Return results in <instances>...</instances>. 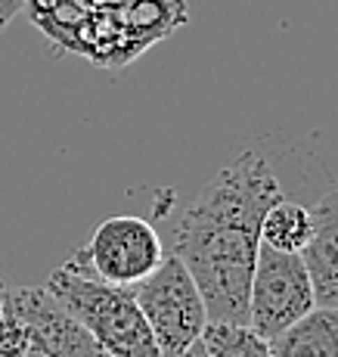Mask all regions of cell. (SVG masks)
<instances>
[{"label":"cell","mask_w":338,"mask_h":357,"mask_svg":"<svg viewBox=\"0 0 338 357\" xmlns=\"http://www.w3.org/2000/svg\"><path fill=\"white\" fill-rule=\"evenodd\" d=\"M100 342L109 357H162L128 286H109L72 267H56L44 286Z\"/></svg>","instance_id":"2"},{"label":"cell","mask_w":338,"mask_h":357,"mask_svg":"<svg viewBox=\"0 0 338 357\" xmlns=\"http://www.w3.org/2000/svg\"><path fill=\"white\" fill-rule=\"evenodd\" d=\"M177 357H208V351H205V345H202V335H199L196 342H192L190 348H186V351H180Z\"/></svg>","instance_id":"13"},{"label":"cell","mask_w":338,"mask_h":357,"mask_svg":"<svg viewBox=\"0 0 338 357\" xmlns=\"http://www.w3.org/2000/svg\"><path fill=\"white\" fill-rule=\"evenodd\" d=\"M29 351V329L3 307L0 311V357H25Z\"/></svg>","instance_id":"11"},{"label":"cell","mask_w":338,"mask_h":357,"mask_svg":"<svg viewBox=\"0 0 338 357\" xmlns=\"http://www.w3.org/2000/svg\"><path fill=\"white\" fill-rule=\"evenodd\" d=\"M134 298L162 357L186 351L208 324L202 292L174 252H164L162 264L134 286Z\"/></svg>","instance_id":"3"},{"label":"cell","mask_w":338,"mask_h":357,"mask_svg":"<svg viewBox=\"0 0 338 357\" xmlns=\"http://www.w3.org/2000/svg\"><path fill=\"white\" fill-rule=\"evenodd\" d=\"M273 357H338V307L314 305L270 339Z\"/></svg>","instance_id":"8"},{"label":"cell","mask_w":338,"mask_h":357,"mask_svg":"<svg viewBox=\"0 0 338 357\" xmlns=\"http://www.w3.org/2000/svg\"><path fill=\"white\" fill-rule=\"evenodd\" d=\"M279 196L286 193L273 162L248 146L199 190L171 227V252L196 280L211 324H245L261 218Z\"/></svg>","instance_id":"1"},{"label":"cell","mask_w":338,"mask_h":357,"mask_svg":"<svg viewBox=\"0 0 338 357\" xmlns=\"http://www.w3.org/2000/svg\"><path fill=\"white\" fill-rule=\"evenodd\" d=\"M164 245L162 236L146 218L137 215H112L96 224L87 245H81L66 267L102 280L109 286H128L134 289L140 280L162 264Z\"/></svg>","instance_id":"4"},{"label":"cell","mask_w":338,"mask_h":357,"mask_svg":"<svg viewBox=\"0 0 338 357\" xmlns=\"http://www.w3.org/2000/svg\"><path fill=\"white\" fill-rule=\"evenodd\" d=\"M202 345L208 357H273L270 342L248 324H205Z\"/></svg>","instance_id":"10"},{"label":"cell","mask_w":338,"mask_h":357,"mask_svg":"<svg viewBox=\"0 0 338 357\" xmlns=\"http://www.w3.org/2000/svg\"><path fill=\"white\" fill-rule=\"evenodd\" d=\"M314 233L298 252L307 267L314 301L320 307H338V190H329L310 208Z\"/></svg>","instance_id":"7"},{"label":"cell","mask_w":338,"mask_h":357,"mask_svg":"<svg viewBox=\"0 0 338 357\" xmlns=\"http://www.w3.org/2000/svg\"><path fill=\"white\" fill-rule=\"evenodd\" d=\"M0 311H3V283H0Z\"/></svg>","instance_id":"14"},{"label":"cell","mask_w":338,"mask_h":357,"mask_svg":"<svg viewBox=\"0 0 338 357\" xmlns=\"http://www.w3.org/2000/svg\"><path fill=\"white\" fill-rule=\"evenodd\" d=\"M3 307L29 329L25 357H109L44 286H3Z\"/></svg>","instance_id":"6"},{"label":"cell","mask_w":338,"mask_h":357,"mask_svg":"<svg viewBox=\"0 0 338 357\" xmlns=\"http://www.w3.org/2000/svg\"><path fill=\"white\" fill-rule=\"evenodd\" d=\"M314 233V215L307 205L279 196L261 218V243L277 252H295L298 255Z\"/></svg>","instance_id":"9"},{"label":"cell","mask_w":338,"mask_h":357,"mask_svg":"<svg viewBox=\"0 0 338 357\" xmlns=\"http://www.w3.org/2000/svg\"><path fill=\"white\" fill-rule=\"evenodd\" d=\"M314 305V289H310V277L301 255L277 252L261 243L252 271V286H248L245 324L270 342L298 317H305Z\"/></svg>","instance_id":"5"},{"label":"cell","mask_w":338,"mask_h":357,"mask_svg":"<svg viewBox=\"0 0 338 357\" xmlns=\"http://www.w3.org/2000/svg\"><path fill=\"white\" fill-rule=\"evenodd\" d=\"M25 10V0H0V31L10 29V22Z\"/></svg>","instance_id":"12"}]
</instances>
